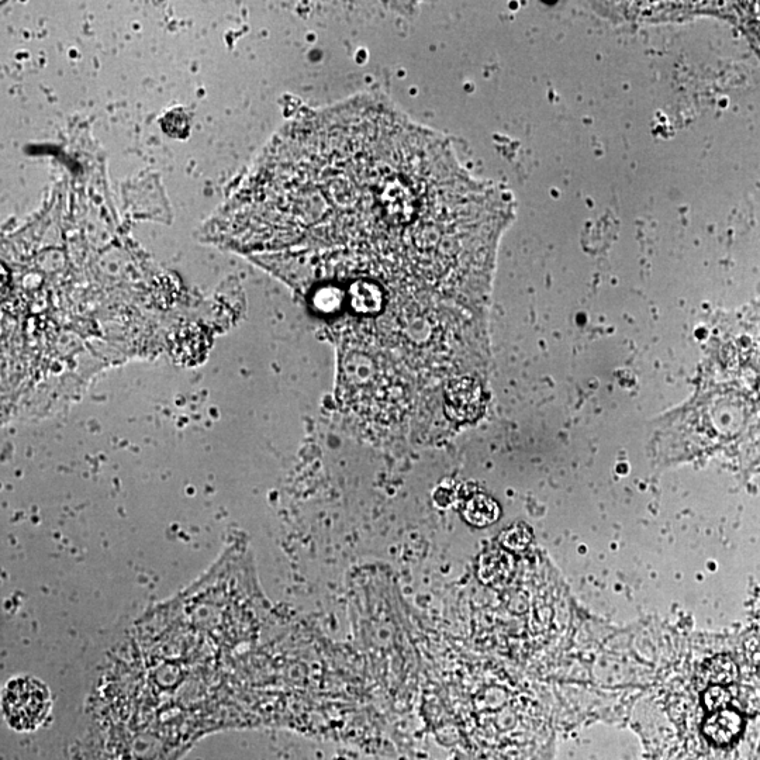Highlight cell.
<instances>
[{"label":"cell","instance_id":"cell-1","mask_svg":"<svg viewBox=\"0 0 760 760\" xmlns=\"http://www.w3.org/2000/svg\"><path fill=\"white\" fill-rule=\"evenodd\" d=\"M241 221L269 248L314 252L321 312L352 288L393 303L461 304L493 207L442 138L359 98L283 131L252 174Z\"/></svg>","mask_w":760,"mask_h":760},{"label":"cell","instance_id":"cell-2","mask_svg":"<svg viewBox=\"0 0 760 760\" xmlns=\"http://www.w3.org/2000/svg\"><path fill=\"white\" fill-rule=\"evenodd\" d=\"M2 706L10 727L17 731L37 730L50 713V692L34 677H16L3 690Z\"/></svg>","mask_w":760,"mask_h":760},{"label":"cell","instance_id":"cell-3","mask_svg":"<svg viewBox=\"0 0 760 760\" xmlns=\"http://www.w3.org/2000/svg\"><path fill=\"white\" fill-rule=\"evenodd\" d=\"M482 389L475 380L462 379L448 389L449 416L455 421H472L482 414Z\"/></svg>","mask_w":760,"mask_h":760},{"label":"cell","instance_id":"cell-4","mask_svg":"<svg viewBox=\"0 0 760 760\" xmlns=\"http://www.w3.org/2000/svg\"><path fill=\"white\" fill-rule=\"evenodd\" d=\"M464 516L472 525L486 527L499 520L500 507L489 496L478 494L466 503Z\"/></svg>","mask_w":760,"mask_h":760},{"label":"cell","instance_id":"cell-5","mask_svg":"<svg viewBox=\"0 0 760 760\" xmlns=\"http://www.w3.org/2000/svg\"><path fill=\"white\" fill-rule=\"evenodd\" d=\"M513 570V558L507 552L494 551L482 559V576L489 582H502Z\"/></svg>","mask_w":760,"mask_h":760},{"label":"cell","instance_id":"cell-6","mask_svg":"<svg viewBox=\"0 0 760 760\" xmlns=\"http://www.w3.org/2000/svg\"><path fill=\"white\" fill-rule=\"evenodd\" d=\"M531 540L532 532L525 524L514 525L509 531L504 532L502 538L504 547L509 549H524Z\"/></svg>","mask_w":760,"mask_h":760}]
</instances>
